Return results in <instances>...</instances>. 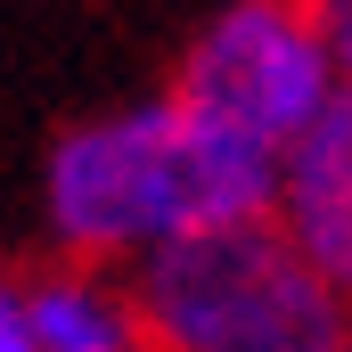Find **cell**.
<instances>
[{
	"mask_svg": "<svg viewBox=\"0 0 352 352\" xmlns=\"http://www.w3.org/2000/svg\"><path fill=\"white\" fill-rule=\"evenodd\" d=\"M270 205H278V148L238 123H213L180 90L58 131L41 164L50 246L115 270L221 221H263Z\"/></svg>",
	"mask_w": 352,
	"mask_h": 352,
	"instance_id": "obj_1",
	"label": "cell"
},
{
	"mask_svg": "<svg viewBox=\"0 0 352 352\" xmlns=\"http://www.w3.org/2000/svg\"><path fill=\"white\" fill-rule=\"evenodd\" d=\"M156 352H344L352 295L278 221H221L131 263Z\"/></svg>",
	"mask_w": 352,
	"mask_h": 352,
	"instance_id": "obj_2",
	"label": "cell"
},
{
	"mask_svg": "<svg viewBox=\"0 0 352 352\" xmlns=\"http://www.w3.org/2000/svg\"><path fill=\"white\" fill-rule=\"evenodd\" d=\"M173 90L188 107H205L213 123H238L270 148H287L344 90V66L311 16V0H221L197 25V41L180 50Z\"/></svg>",
	"mask_w": 352,
	"mask_h": 352,
	"instance_id": "obj_3",
	"label": "cell"
},
{
	"mask_svg": "<svg viewBox=\"0 0 352 352\" xmlns=\"http://www.w3.org/2000/svg\"><path fill=\"white\" fill-rule=\"evenodd\" d=\"M270 221L352 295V82L278 148V205Z\"/></svg>",
	"mask_w": 352,
	"mask_h": 352,
	"instance_id": "obj_4",
	"label": "cell"
},
{
	"mask_svg": "<svg viewBox=\"0 0 352 352\" xmlns=\"http://www.w3.org/2000/svg\"><path fill=\"white\" fill-rule=\"evenodd\" d=\"M25 303H33V352H156L140 287L115 263L66 254L58 270L25 278Z\"/></svg>",
	"mask_w": 352,
	"mask_h": 352,
	"instance_id": "obj_5",
	"label": "cell"
},
{
	"mask_svg": "<svg viewBox=\"0 0 352 352\" xmlns=\"http://www.w3.org/2000/svg\"><path fill=\"white\" fill-rule=\"evenodd\" d=\"M0 352H33V303H25V278H0Z\"/></svg>",
	"mask_w": 352,
	"mask_h": 352,
	"instance_id": "obj_6",
	"label": "cell"
},
{
	"mask_svg": "<svg viewBox=\"0 0 352 352\" xmlns=\"http://www.w3.org/2000/svg\"><path fill=\"white\" fill-rule=\"evenodd\" d=\"M311 16H320V33H328V50H336V66L352 82V0H311Z\"/></svg>",
	"mask_w": 352,
	"mask_h": 352,
	"instance_id": "obj_7",
	"label": "cell"
},
{
	"mask_svg": "<svg viewBox=\"0 0 352 352\" xmlns=\"http://www.w3.org/2000/svg\"><path fill=\"white\" fill-rule=\"evenodd\" d=\"M344 352H352V336H344Z\"/></svg>",
	"mask_w": 352,
	"mask_h": 352,
	"instance_id": "obj_8",
	"label": "cell"
}]
</instances>
